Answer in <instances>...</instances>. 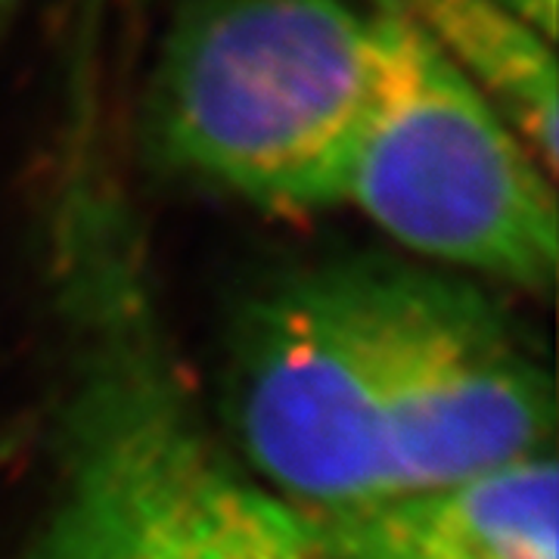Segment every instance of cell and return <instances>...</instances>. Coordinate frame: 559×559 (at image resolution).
Returning <instances> with one entry per match:
<instances>
[{"mask_svg":"<svg viewBox=\"0 0 559 559\" xmlns=\"http://www.w3.org/2000/svg\"><path fill=\"white\" fill-rule=\"evenodd\" d=\"M69 377L53 481L25 559H330L299 510L212 432L162 333L121 209L66 205Z\"/></svg>","mask_w":559,"mask_h":559,"instance_id":"cell-1","label":"cell"},{"mask_svg":"<svg viewBox=\"0 0 559 559\" xmlns=\"http://www.w3.org/2000/svg\"><path fill=\"white\" fill-rule=\"evenodd\" d=\"M234 457L305 516L395 495L382 426L370 261H326L261 289L224 367Z\"/></svg>","mask_w":559,"mask_h":559,"instance_id":"cell-4","label":"cell"},{"mask_svg":"<svg viewBox=\"0 0 559 559\" xmlns=\"http://www.w3.org/2000/svg\"><path fill=\"white\" fill-rule=\"evenodd\" d=\"M370 301L395 495L554 451L550 370L476 286L370 261Z\"/></svg>","mask_w":559,"mask_h":559,"instance_id":"cell-5","label":"cell"},{"mask_svg":"<svg viewBox=\"0 0 559 559\" xmlns=\"http://www.w3.org/2000/svg\"><path fill=\"white\" fill-rule=\"evenodd\" d=\"M370 3L380 35L377 81L342 205L454 277L547 293L559 261L557 175L395 0Z\"/></svg>","mask_w":559,"mask_h":559,"instance_id":"cell-3","label":"cell"},{"mask_svg":"<svg viewBox=\"0 0 559 559\" xmlns=\"http://www.w3.org/2000/svg\"><path fill=\"white\" fill-rule=\"evenodd\" d=\"M355 0H183L150 81V134L190 178L271 212L342 205L377 81Z\"/></svg>","mask_w":559,"mask_h":559,"instance_id":"cell-2","label":"cell"},{"mask_svg":"<svg viewBox=\"0 0 559 559\" xmlns=\"http://www.w3.org/2000/svg\"><path fill=\"white\" fill-rule=\"evenodd\" d=\"M305 522L330 559H559L557 457L550 451Z\"/></svg>","mask_w":559,"mask_h":559,"instance_id":"cell-6","label":"cell"},{"mask_svg":"<svg viewBox=\"0 0 559 559\" xmlns=\"http://www.w3.org/2000/svg\"><path fill=\"white\" fill-rule=\"evenodd\" d=\"M516 16L532 22L540 35L557 40V0H503Z\"/></svg>","mask_w":559,"mask_h":559,"instance_id":"cell-8","label":"cell"},{"mask_svg":"<svg viewBox=\"0 0 559 559\" xmlns=\"http://www.w3.org/2000/svg\"><path fill=\"white\" fill-rule=\"evenodd\" d=\"M395 7L557 175V40L503 0H395Z\"/></svg>","mask_w":559,"mask_h":559,"instance_id":"cell-7","label":"cell"}]
</instances>
